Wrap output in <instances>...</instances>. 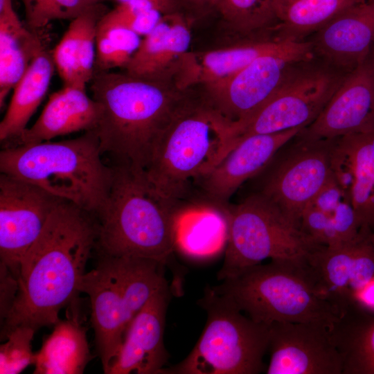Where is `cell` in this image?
Listing matches in <instances>:
<instances>
[{
	"instance_id": "obj_1",
	"label": "cell",
	"mask_w": 374,
	"mask_h": 374,
	"mask_svg": "<svg viewBox=\"0 0 374 374\" xmlns=\"http://www.w3.org/2000/svg\"><path fill=\"white\" fill-rule=\"evenodd\" d=\"M96 217L64 200L21 260L19 289L1 339L14 328L53 326L60 310L77 299L87 262L96 249Z\"/></svg>"
},
{
	"instance_id": "obj_2",
	"label": "cell",
	"mask_w": 374,
	"mask_h": 374,
	"mask_svg": "<svg viewBox=\"0 0 374 374\" xmlns=\"http://www.w3.org/2000/svg\"><path fill=\"white\" fill-rule=\"evenodd\" d=\"M91 82L92 98L100 108L93 130L102 154H109L115 164L144 170L163 134L195 96L172 80L138 77L125 71H96Z\"/></svg>"
},
{
	"instance_id": "obj_3",
	"label": "cell",
	"mask_w": 374,
	"mask_h": 374,
	"mask_svg": "<svg viewBox=\"0 0 374 374\" xmlns=\"http://www.w3.org/2000/svg\"><path fill=\"white\" fill-rule=\"evenodd\" d=\"M107 202L96 216L99 254L166 264L175 248L179 212L148 181L144 170L114 164Z\"/></svg>"
},
{
	"instance_id": "obj_4",
	"label": "cell",
	"mask_w": 374,
	"mask_h": 374,
	"mask_svg": "<svg viewBox=\"0 0 374 374\" xmlns=\"http://www.w3.org/2000/svg\"><path fill=\"white\" fill-rule=\"evenodd\" d=\"M94 130L73 139L4 148L0 170L69 201L96 217L104 208L113 168L102 161Z\"/></svg>"
},
{
	"instance_id": "obj_5",
	"label": "cell",
	"mask_w": 374,
	"mask_h": 374,
	"mask_svg": "<svg viewBox=\"0 0 374 374\" xmlns=\"http://www.w3.org/2000/svg\"><path fill=\"white\" fill-rule=\"evenodd\" d=\"M231 122L202 98L194 96L163 134L145 169L164 198L179 205L192 195L196 179L232 148Z\"/></svg>"
},
{
	"instance_id": "obj_6",
	"label": "cell",
	"mask_w": 374,
	"mask_h": 374,
	"mask_svg": "<svg viewBox=\"0 0 374 374\" xmlns=\"http://www.w3.org/2000/svg\"><path fill=\"white\" fill-rule=\"evenodd\" d=\"M254 321L314 323L330 328L339 314L319 290L304 261L271 260L212 287Z\"/></svg>"
},
{
	"instance_id": "obj_7",
	"label": "cell",
	"mask_w": 374,
	"mask_h": 374,
	"mask_svg": "<svg viewBox=\"0 0 374 374\" xmlns=\"http://www.w3.org/2000/svg\"><path fill=\"white\" fill-rule=\"evenodd\" d=\"M79 285L88 295L95 344L104 373L117 355L126 330L150 297L166 283V264L155 260L99 254Z\"/></svg>"
},
{
	"instance_id": "obj_8",
	"label": "cell",
	"mask_w": 374,
	"mask_h": 374,
	"mask_svg": "<svg viewBox=\"0 0 374 374\" xmlns=\"http://www.w3.org/2000/svg\"><path fill=\"white\" fill-rule=\"evenodd\" d=\"M197 303L207 313L204 330L183 361L160 374H258L264 371L269 326L254 321L229 299L206 287Z\"/></svg>"
},
{
	"instance_id": "obj_9",
	"label": "cell",
	"mask_w": 374,
	"mask_h": 374,
	"mask_svg": "<svg viewBox=\"0 0 374 374\" xmlns=\"http://www.w3.org/2000/svg\"><path fill=\"white\" fill-rule=\"evenodd\" d=\"M229 235L217 280L234 277L264 260H297L321 246L263 196L253 193L229 206Z\"/></svg>"
},
{
	"instance_id": "obj_10",
	"label": "cell",
	"mask_w": 374,
	"mask_h": 374,
	"mask_svg": "<svg viewBox=\"0 0 374 374\" xmlns=\"http://www.w3.org/2000/svg\"><path fill=\"white\" fill-rule=\"evenodd\" d=\"M301 64L280 89L247 119L231 123L234 140L311 124L321 114L346 73L321 60Z\"/></svg>"
},
{
	"instance_id": "obj_11",
	"label": "cell",
	"mask_w": 374,
	"mask_h": 374,
	"mask_svg": "<svg viewBox=\"0 0 374 374\" xmlns=\"http://www.w3.org/2000/svg\"><path fill=\"white\" fill-rule=\"evenodd\" d=\"M335 139H306L298 134L287 150L282 148L256 176L258 193L300 224L310 202L332 176L331 152Z\"/></svg>"
},
{
	"instance_id": "obj_12",
	"label": "cell",
	"mask_w": 374,
	"mask_h": 374,
	"mask_svg": "<svg viewBox=\"0 0 374 374\" xmlns=\"http://www.w3.org/2000/svg\"><path fill=\"white\" fill-rule=\"evenodd\" d=\"M314 56L310 41L290 42L231 76L205 87L202 97L231 123L242 121L267 102L301 64Z\"/></svg>"
},
{
	"instance_id": "obj_13",
	"label": "cell",
	"mask_w": 374,
	"mask_h": 374,
	"mask_svg": "<svg viewBox=\"0 0 374 374\" xmlns=\"http://www.w3.org/2000/svg\"><path fill=\"white\" fill-rule=\"evenodd\" d=\"M65 199L17 177L0 175V263L19 276L21 258Z\"/></svg>"
},
{
	"instance_id": "obj_14",
	"label": "cell",
	"mask_w": 374,
	"mask_h": 374,
	"mask_svg": "<svg viewBox=\"0 0 374 374\" xmlns=\"http://www.w3.org/2000/svg\"><path fill=\"white\" fill-rule=\"evenodd\" d=\"M304 260L318 288L340 316L374 279V230L364 227L348 242L321 245Z\"/></svg>"
},
{
	"instance_id": "obj_15",
	"label": "cell",
	"mask_w": 374,
	"mask_h": 374,
	"mask_svg": "<svg viewBox=\"0 0 374 374\" xmlns=\"http://www.w3.org/2000/svg\"><path fill=\"white\" fill-rule=\"evenodd\" d=\"M303 127L236 139L233 148L193 185L203 204L226 209L235 191L260 172Z\"/></svg>"
},
{
	"instance_id": "obj_16",
	"label": "cell",
	"mask_w": 374,
	"mask_h": 374,
	"mask_svg": "<svg viewBox=\"0 0 374 374\" xmlns=\"http://www.w3.org/2000/svg\"><path fill=\"white\" fill-rule=\"evenodd\" d=\"M267 374H342L343 362L329 328L314 323L269 326Z\"/></svg>"
},
{
	"instance_id": "obj_17",
	"label": "cell",
	"mask_w": 374,
	"mask_h": 374,
	"mask_svg": "<svg viewBox=\"0 0 374 374\" xmlns=\"http://www.w3.org/2000/svg\"><path fill=\"white\" fill-rule=\"evenodd\" d=\"M374 130V49L348 71L318 117L298 136L335 139Z\"/></svg>"
},
{
	"instance_id": "obj_18",
	"label": "cell",
	"mask_w": 374,
	"mask_h": 374,
	"mask_svg": "<svg viewBox=\"0 0 374 374\" xmlns=\"http://www.w3.org/2000/svg\"><path fill=\"white\" fill-rule=\"evenodd\" d=\"M171 294L167 282L134 317L108 374H160L169 358L163 337Z\"/></svg>"
},
{
	"instance_id": "obj_19",
	"label": "cell",
	"mask_w": 374,
	"mask_h": 374,
	"mask_svg": "<svg viewBox=\"0 0 374 374\" xmlns=\"http://www.w3.org/2000/svg\"><path fill=\"white\" fill-rule=\"evenodd\" d=\"M314 55L332 66L348 72L371 53L374 44V0L352 6L318 30Z\"/></svg>"
},
{
	"instance_id": "obj_20",
	"label": "cell",
	"mask_w": 374,
	"mask_h": 374,
	"mask_svg": "<svg viewBox=\"0 0 374 374\" xmlns=\"http://www.w3.org/2000/svg\"><path fill=\"white\" fill-rule=\"evenodd\" d=\"M331 168L363 226L374 230V130L335 138Z\"/></svg>"
},
{
	"instance_id": "obj_21",
	"label": "cell",
	"mask_w": 374,
	"mask_h": 374,
	"mask_svg": "<svg viewBox=\"0 0 374 374\" xmlns=\"http://www.w3.org/2000/svg\"><path fill=\"white\" fill-rule=\"evenodd\" d=\"M100 115L99 104L87 95L85 89L64 86L50 96L35 123L3 148L51 141L82 130H93Z\"/></svg>"
},
{
	"instance_id": "obj_22",
	"label": "cell",
	"mask_w": 374,
	"mask_h": 374,
	"mask_svg": "<svg viewBox=\"0 0 374 374\" xmlns=\"http://www.w3.org/2000/svg\"><path fill=\"white\" fill-rule=\"evenodd\" d=\"M190 40V26L184 17L177 12L165 14L144 36L125 71L138 77L172 80Z\"/></svg>"
},
{
	"instance_id": "obj_23",
	"label": "cell",
	"mask_w": 374,
	"mask_h": 374,
	"mask_svg": "<svg viewBox=\"0 0 374 374\" xmlns=\"http://www.w3.org/2000/svg\"><path fill=\"white\" fill-rule=\"evenodd\" d=\"M290 42L276 37L206 52H186L172 79L182 89L197 84L205 87L231 76L258 57L278 50Z\"/></svg>"
},
{
	"instance_id": "obj_24",
	"label": "cell",
	"mask_w": 374,
	"mask_h": 374,
	"mask_svg": "<svg viewBox=\"0 0 374 374\" xmlns=\"http://www.w3.org/2000/svg\"><path fill=\"white\" fill-rule=\"evenodd\" d=\"M300 224L316 244L323 246L348 242L364 228L351 201L333 175L304 208Z\"/></svg>"
},
{
	"instance_id": "obj_25",
	"label": "cell",
	"mask_w": 374,
	"mask_h": 374,
	"mask_svg": "<svg viewBox=\"0 0 374 374\" xmlns=\"http://www.w3.org/2000/svg\"><path fill=\"white\" fill-rule=\"evenodd\" d=\"M105 8L95 3L71 23L52 55L64 86L86 89L94 73L96 30Z\"/></svg>"
},
{
	"instance_id": "obj_26",
	"label": "cell",
	"mask_w": 374,
	"mask_h": 374,
	"mask_svg": "<svg viewBox=\"0 0 374 374\" xmlns=\"http://www.w3.org/2000/svg\"><path fill=\"white\" fill-rule=\"evenodd\" d=\"M64 320H59L52 332L35 353V374H81L92 357L85 328L79 319L76 301Z\"/></svg>"
},
{
	"instance_id": "obj_27",
	"label": "cell",
	"mask_w": 374,
	"mask_h": 374,
	"mask_svg": "<svg viewBox=\"0 0 374 374\" xmlns=\"http://www.w3.org/2000/svg\"><path fill=\"white\" fill-rule=\"evenodd\" d=\"M44 49L36 31L25 26L12 0H0V107L34 58Z\"/></svg>"
},
{
	"instance_id": "obj_28",
	"label": "cell",
	"mask_w": 374,
	"mask_h": 374,
	"mask_svg": "<svg viewBox=\"0 0 374 374\" xmlns=\"http://www.w3.org/2000/svg\"><path fill=\"white\" fill-rule=\"evenodd\" d=\"M55 69L52 53L45 48L32 61L13 89L0 123V141L4 147L19 137L44 98Z\"/></svg>"
},
{
	"instance_id": "obj_29",
	"label": "cell",
	"mask_w": 374,
	"mask_h": 374,
	"mask_svg": "<svg viewBox=\"0 0 374 374\" xmlns=\"http://www.w3.org/2000/svg\"><path fill=\"white\" fill-rule=\"evenodd\" d=\"M329 331L342 359V374H374V310L356 302Z\"/></svg>"
},
{
	"instance_id": "obj_30",
	"label": "cell",
	"mask_w": 374,
	"mask_h": 374,
	"mask_svg": "<svg viewBox=\"0 0 374 374\" xmlns=\"http://www.w3.org/2000/svg\"><path fill=\"white\" fill-rule=\"evenodd\" d=\"M208 206L207 212L200 215L186 217L181 208L178 214L175 251L192 260H210L226 249L229 207L220 209Z\"/></svg>"
},
{
	"instance_id": "obj_31",
	"label": "cell",
	"mask_w": 374,
	"mask_h": 374,
	"mask_svg": "<svg viewBox=\"0 0 374 374\" xmlns=\"http://www.w3.org/2000/svg\"><path fill=\"white\" fill-rule=\"evenodd\" d=\"M366 0H277L278 38L303 41L352 6Z\"/></svg>"
},
{
	"instance_id": "obj_32",
	"label": "cell",
	"mask_w": 374,
	"mask_h": 374,
	"mask_svg": "<svg viewBox=\"0 0 374 374\" xmlns=\"http://www.w3.org/2000/svg\"><path fill=\"white\" fill-rule=\"evenodd\" d=\"M225 24L240 34L275 28L277 0H208Z\"/></svg>"
},
{
	"instance_id": "obj_33",
	"label": "cell",
	"mask_w": 374,
	"mask_h": 374,
	"mask_svg": "<svg viewBox=\"0 0 374 374\" xmlns=\"http://www.w3.org/2000/svg\"><path fill=\"white\" fill-rule=\"evenodd\" d=\"M26 26L33 30L46 26L55 19H73L91 5L86 0H21ZM97 3V2H96Z\"/></svg>"
},
{
	"instance_id": "obj_34",
	"label": "cell",
	"mask_w": 374,
	"mask_h": 374,
	"mask_svg": "<svg viewBox=\"0 0 374 374\" xmlns=\"http://www.w3.org/2000/svg\"><path fill=\"white\" fill-rule=\"evenodd\" d=\"M36 330L19 326L6 335V341L0 346V373L17 374L34 364L32 341Z\"/></svg>"
},
{
	"instance_id": "obj_35",
	"label": "cell",
	"mask_w": 374,
	"mask_h": 374,
	"mask_svg": "<svg viewBox=\"0 0 374 374\" xmlns=\"http://www.w3.org/2000/svg\"><path fill=\"white\" fill-rule=\"evenodd\" d=\"M96 34L104 37L113 48L131 56L141 42L139 35L118 22L109 12L99 21Z\"/></svg>"
},
{
	"instance_id": "obj_36",
	"label": "cell",
	"mask_w": 374,
	"mask_h": 374,
	"mask_svg": "<svg viewBox=\"0 0 374 374\" xmlns=\"http://www.w3.org/2000/svg\"><path fill=\"white\" fill-rule=\"evenodd\" d=\"M109 12L121 24L143 37L154 29L163 16L162 12L156 8L133 16L121 15L114 9Z\"/></svg>"
},
{
	"instance_id": "obj_37",
	"label": "cell",
	"mask_w": 374,
	"mask_h": 374,
	"mask_svg": "<svg viewBox=\"0 0 374 374\" xmlns=\"http://www.w3.org/2000/svg\"><path fill=\"white\" fill-rule=\"evenodd\" d=\"M19 289L18 277L0 263V320L3 323L15 303Z\"/></svg>"
},
{
	"instance_id": "obj_38",
	"label": "cell",
	"mask_w": 374,
	"mask_h": 374,
	"mask_svg": "<svg viewBox=\"0 0 374 374\" xmlns=\"http://www.w3.org/2000/svg\"><path fill=\"white\" fill-rule=\"evenodd\" d=\"M357 299L362 305L374 310V279L359 292Z\"/></svg>"
},
{
	"instance_id": "obj_39",
	"label": "cell",
	"mask_w": 374,
	"mask_h": 374,
	"mask_svg": "<svg viewBox=\"0 0 374 374\" xmlns=\"http://www.w3.org/2000/svg\"><path fill=\"white\" fill-rule=\"evenodd\" d=\"M120 3L125 2L129 0H117ZM152 1L162 14H168L176 12L177 6V0H149Z\"/></svg>"
},
{
	"instance_id": "obj_40",
	"label": "cell",
	"mask_w": 374,
	"mask_h": 374,
	"mask_svg": "<svg viewBox=\"0 0 374 374\" xmlns=\"http://www.w3.org/2000/svg\"><path fill=\"white\" fill-rule=\"evenodd\" d=\"M188 5L196 8H200L204 7L206 3H208V0H182Z\"/></svg>"
},
{
	"instance_id": "obj_41",
	"label": "cell",
	"mask_w": 374,
	"mask_h": 374,
	"mask_svg": "<svg viewBox=\"0 0 374 374\" xmlns=\"http://www.w3.org/2000/svg\"><path fill=\"white\" fill-rule=\"evenodd\" d=\"M86 1L93 2V3H96V2H98V0H86Z\"/></svg>"
}]
</instances>
